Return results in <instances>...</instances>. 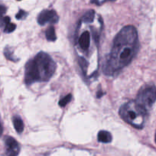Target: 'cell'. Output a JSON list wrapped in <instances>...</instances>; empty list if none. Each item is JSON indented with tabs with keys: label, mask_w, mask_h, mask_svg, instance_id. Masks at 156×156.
Here are the masks:
<instances>
[{
	"label": "cell",
	"mask_w": 156,
	"mask_h": 156,
	"mask_svg": "<svg viewBox=\"0 0 156 156\" xmlns=\"http://www.w3.org/2000/svg\"><path fill=\"white\" fill-rule=\"evenodd\" d=\"M138 48V32L132 25L126 26L115 36L109 59L106 64V72L111 74L128 65Z\"/></svg>",
	"instance_id": "1"
},
{
	"label": "cell",
	"mask_w": 156,
	"mask_h": 156,
	"mask_svg": "<svg viewBox=\"0 0 156 156\" xmlns=\"http://www.w3.org/2000/svg\"><path fill=\"white\" fill-rule=\"evenodd\" d=\"M56 70V64L51 57L44 52H40L25 65V80L30 85L34 82L48 81Z\"/></svg>",
	"instance_id": "2"
},
{
	"label": "cell",
	"mask_w": 156,
	"mask_h": 156,
	"mask_svg": "<svg viewBox=\"0 0 156 156\" xmlns=\"http://www.w3.org/2000/svg\"><path fill=\"white\" fill-rule=\"evenodd\" d=\"M147 112L140 107L136 101H130L122 105L119 115L125 122L137 129H142L145 124Z\"/></svg>",
	"instance_id": "3"
},
{
	"label": "cell",
	"mask_w": 156,
	"mask_h": 156,
	"mask_svg": "<svg viewBox=\"0 0 156 156\" xmlns=\"http://www.w3.org/2000/svg\"><path fill=\"white\" fill-rule=\"evenodd\" d=\"M156 100V87L153 84H147L140 89L136 99V103L145 111L151 108Z\"/></svg>",
	"instance_id": "4"
},
{
	"label": "cell",
	"mask_w": 156,
	"mask_h": 156,
	"mask_svg": "<svg viewBox=\"0 0 156 156\" xmlns=\"http://www.w3.org/2000/svg\"><path fill=\"white\" fill-rule=\"evenodd\" d=\"M58 20L59 17L55 10H44L37 16V22L40 25H44L47 23L56 24Z\"/></svg>",
	"instance_id": "5"
},
{
	"label": "cell",
	"mask_w": 156,
	"mask_h": 156,
	"mask_svg": "<svg viewBox=\"0 0 156 156\" xmlns=\"http://www.w3.org/2000/svg\"><path fill=\"white\" fill-rule=\"evenodd\" d=\"M5 156H18L20 151V147L14 138L10 136L5 137Z\"/></svg>",
	"instance_id": "6"
},
{
	"label": "cell",
	"mask_w": 156,
	"mask_h": 156,
	"mask_svg": "<svg viewBox=\"0 0 156 156\" xmlns=\"http://www.w3.org/2000/svg\"><path fill=\"white\" fill-rule=\"evenodd\" d=\"M90 35L88 31H84L83 34L80 35L79 38V45L82 50H87L90 46Z\"/></svg>",
	"instance_id": "7"
},
{
	"label": "cell",
	"mask_w": 156,
	"mask_h": 156,
	"mask_svg": "<svg viewBox=\"0 0 156 156\" xmlns=\"http://www.w3.org/2000/svg\"><path fill=\"white\" fill-rule=\"evenodd\" d=\"M112 135L110 133L105 130L100 131L98 133V141L103 143H109L112 141Z\"/></svg>",
	"instance_id": "8"
},
{
	"label": "cell",
	"mask_w": 156,
	"mask_h": 156,
	"mask_svg": "<svg viewBox=\"0 0 156 156\" xmlns=\"http://www.w3.org/2000/svg\"><path fill=\"white\" fill-rule=\"evenodd\" d=\"M12 121L16 131L19 133H22L24 130V122L22 119L18 115H16L13 117Z\"/></svg>",
	"instance_id": "9"
},
{
	"label": "cell",
	"mask_w": 156,
	"mask_h": 156,
	"mask_svg": "<svg viewBox=\"0 0 156 156\" xmlns=\"http://www.w3.org/2000/svg\"><path fill=\"white\" fill-rule=\"evenodd\" d=\"M16 28V25L10 22L9 17H8V16H5V29H4V31H5V33H11V32H12V31H15Z\"/></svg>",
	"instance_id": "10"
},
{
	"label": "cell",
	"mask_w": 156,
	"mask_h": 156,
	"mask_svg": "<svg viewBox=\"0 0 156 156\" xmlns=\"http://www.w3.org/2000/svg\"><path fill=\"white\" fill-rule=\"evenodd\" d=\"M46 38L50 41H55L56 40V33H55V28L53 26H50L48 28L45 32Z\"/></svg>",
	"instance_id": "11"
},
{
	"label": "cell",
	"mask_w": 156,
	"mask_h": 156,
	"mask_svg": "<svg viewBox=\"0 0 156 156\" xmlns=\"http://www.w3.org/2000/svg\"><path fill=\"white\" fill-rule=\"evenodd\" d=\"M94 16H95V12L94 10H90V11L87 12L84 15H83V18H82V21L85 23H90L92 22L94 19Z\"/></svg>",
	"instance_id": "12"
},
{
	"label": "cell",
	"mask_w": 156,
	"mask_h": 156,
	"mask_svg": "<svg viewBox=\"0 0 156 156\" xmlns=\"http://www.w3.org/2000/svg\"><path fill=\"white\" fill-rule=\"evenodd\" d=\"M5 12H6V8L4 5H0V27L5 25Z\"/></svg>",
	"instance_id": "13"
},
{
	"label": "cell",
	"mask_w": 156,
	"mask_h": 156,
	"mask_svg": "<svg viewBox=\"0 0 156 156\" xmlns=\"http://www.w3.org/2000/svg\"><path fill=\"white\" fill-rule=\"evenodd\" d=\"M71 95L70 94H68L66 97H63L61 100H59V106L63 107V106H65L66 105L68 104V103H70V101L71 100Z\"/></svg>",
	"instance_id": "14"
},
{
	"label": "cell",
	"mask_w": 156,
	"mask_h": 156,
	"mask_svg": "<svg viewBox=\"0 0 156 156\" xmlns=\"http://www.w3.org/2000/svg\"><path fill=\"white\" fill-rule=\"evenodd\" d=\"M4 55H5V58L8 60H9V61H15V58L12 56V52L11 51L9 48L6 47V48L4 51Z\"/></svg>",
	"instance_id": "15"
},
{
	"label": "cell",
	"mask_w": 156,
	"mask_h": 156,
	"mask_svg": "<svg viewBox=\"0 0 156 156\" xmlns=\"http://www.w3.org/2000/svg\"><path fill=\"white\" fill-rule=\"evenodd\" d=\"M26 16H27V12H25L23 11V10H20V11L17 13L16 17V19H19V20H21V19H25Z\"/></svg>",
	"instance_id": "16"
},
{
	"label": "cell",
	"mask_w": 156,
	"mask_h": 156,
	"mask_svg": "<svg viewBox=\"0 0 156 156\" xmlns=\"http://www.w3.org/2000/svg\"><path fill=\"white\" fill-rule=\"evenodd\" d=\"M2 132H3V129H2V124H1V122H0V137H1V136H2Z\"/></svg>",
	"instance_id": "17"
},
{
	"label": "cell",
	"mask_w": 156,
	"mask_h": 156,
	"mask_svg": "<svg viewBox=\"0 0 156 156\" xmlns=\"http://www.w3.org/2000/svg\"><path fill=\"white\" fill-rule=\"evenodd\" d=\"M154 140H155V143H156V132H155V136H154Z\"/></svg>",
	"instance_id": "18"
},
{
	"label": "cell",
	"mask_w": 156,
	"mask_h": 156,
	"mask_svg": "<svg viewBox=\"0 0 156 156\" xmlns=\"http://www.w3.org/2000/svg\"><path fill=\"white\" fill-rule=\"evenodd\" d=\"M17 1H21V0H17Z\"/></svg>",
	"instance_id": "19"
}]
</instances>
